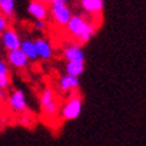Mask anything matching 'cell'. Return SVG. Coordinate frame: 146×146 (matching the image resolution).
<instances>
[{"label":"cell","mask_w":146,"mask_h":146,"mask_svg":"<svg viewBox=\"0 0 146 146\" xmlns=\"http://www.w3.org/2000/svg\"><path fill=\"white\" fill-rule=\"evenodd\" d=\"M40 110L47 119H55L59 114L56 94L51 87H46L40 94Z\"/></svg>","instance_id":"2"},{"label":"cell","mask_w":146,"mask_h":146,"mask_svg":"<svg viewBox=\"0 0 146 146\" xmlns=\"http://www.w3.org/2000/svg\"><path fill=\"white\" fill-rule=\"evenodd\" d=\"M34 28H35L36 31H44L46 28H47V22L46 20H36L34 23Z\"/></svg>","instance_id":"18"},{"label":"cell","mask_w":146,"mask_h":146,"mask_svg":"<svg viewBox=\"0 0 146 146\" xmlns=\"http://www.w3.org/2000/svg\"><path fill=\"white\" fill-rule=\"evenodd\" d=\"M9 110L16 113V114H24L28 110V103H27L26 95L22 90H13L12 93L7 97Z\"/></svg>","instance_id":"5"},{"label":"cell","mask_w":146,"mask_h":146,"mask_svg":"<svg viewBox=\"0 0 146 146\" xmlns=\"http://www.w3.org/2000/svg\"><path fill=\"white\" fill-rule=\"evenodd\" d=\"M15 0H0V12L7 19H12L15 15Z\"/></svg>","instance_id":"14"},{"label":"cell","mask_w":146,"mask_h":146,"mask_svg":"<svg viewBox=\"0 0 146 146\" xmlns=\"http://www.w3.org/2000/svg\"><path fill=\"white\" fill-rule=\"evenodd\" d=\"M38 1H42V3H44V4H51V3H52V0H38Z\"/></svg>","instance_id":"22"},{"label":"cell","mask_w":146,"mask_h":146,"mask_svg":"<svg viewBox=\"0 0 146 146\" xmlns=\"http://www.w3.org/2000/svg\"><path fill=\"white\" fill-rule=\"evenodd\" d=\"M82 107H83V101L80 94L76 91L70 93V97L67 98V101L64 102V105L60 109V117L63 121H74L82 113Z\"/></svg>","instance_id":"3"},{"label":"cell","mask_w":146,"mask_h":146,"mask_svg":"<svg viewBox=\"0 0 146 146\" xmlns=\"http://www.w3.org/2000/svg\"><path fill=\"white\" fill-rule=\"evenodd\" d=\"M20 123L23 125V126H31V123H32V118H30L28 115H23L22 114V117H20Z\"/></svg>","instance_id":"20"},{"label":"cell","mask_w":146,"mask_h":146,"mask_svg":"<svg viewBox=\"0 0 146 146\" xmlns=\"http://www.w3.org/2000/svg\"><path fill=\"white\" fill-rule=\"evenodd\" d=\"M63 56L67 62H84L86 60L83 50L78 43H71L66 46L63 50Z\"/></svg>","instance_id":"10"},{"label":"cell","mask_w":146,"mask_h":146,"mask_svg":"<svg viewBox=\"0 0 146 146\" xmlns=\"http://www.w3.org/2000/svg\"><path fill=\"white\" fill-rule=\"evenodd\" d=\"M103 5H105V0H80V7L84 13L94 19H97V16H101Z\"/></svg>","instance_id":"9"},{"label":"cell","mask_w":146,"mask_h":146,"mask_svg":"<svg viewBox=\"0 0 146 146\" xmlns=\"http://www.w3.org/2000/svg\"><path fill=\"white\" fill-rule=\"evenodd\" d=\"M8 26H9V19H7L3 13L0 12V34L4 31V30H7Z\"/></svg>","instance_id":"17"},{"label":"cell","mask_w":146,"mask_h":146,"mask_svg":"<svg viewBox=\"0 0 146 146\" xmlns=\"http://www.w3.org/2000/svg\"><path fill=\"white\" fill-rule=\"evenodd\" d=\"M28 59L27 56L23 54V51L20 48L16 50H11L7 52V63L11 67L16 68V70H24L28 66Z\"/></svg>","instance_id":"7"},{"label":"cell","mask_w":146,"mask_h":146,"mask_svg":"<svg viewBox=\"0 0 146 146\" xmlns=\"http://www.w3.org/2000/svg\"><path fill=\"white\" fill-rule=\"evenodd\" d=\"M7 99V94H5V90L0 89V101H5Z\"/></svg>","instance_id":"21"},{"label":"cell","mask_w":146,"mask_h":146,"mask_svg":"<svg viewBox=\"0 0 146 146\" xmlns=\"http://www.w3.org/2000/svg\"><path fill=\"white\" fill-rule=\"evenodd\" d=\"M95 19L89 15H72L66 24L67 34L75 40L78 44H84L91 40L97 32Z\"/></svg>","instance_id":"1"},{"label":"cell","mask_w":146,"mask_h":146,"mask_svg":"<svg viewBox=\"0 0 146 146\" xmlns=\"http://www.w3.org/2000/svg\"><path fill=\"white\" fill-rule=\"evenodd\" d=\"M11 84V79H9V75L8 74H3L0 75V89L3 90H7Z\"/></svg>","instance_id":"16"},{"label":"cell","mask_w":146,"mask_h":146,"mask_svg":"<svg viewBox=\"0 0 146 146\" xmlns=\"http://www.w3.org/2000/svg\"><path fill=\"white\" fill-rule=\"evenodd\" d=\"M27 11L35 20H46L50 15V8L47 7V4L38 0H31L28 3Z\"/></svg>","instance_id":"8"},{"label":"cell","mask_w":146,"mask_h":146,"mask_svg":"<svg viewBox=\"0 0 146 146\" xmlns=\"http://www.w3.org/2000/svg\"><path fill=\"white\" fill-rule=\"evenodd\" d=\"M36 47V52H38V58L42 59V60H48L51 59L54 55V50L52 46L47 39L44 38H38V39L34 40Z\"/></svg>","instance_id":"12"},{"label":"cell","mask_w":146,"mask_h":146,"mask_svg":"<svg viewBox=\"0 0 146 146\" xmlns=\"http://www.w3.org/2000/svg\"><path fill=\"white\" fill-rule=\"evenodd\" d=\"M20 36L19 34L16 32V30H13V28H7L4 31L0 34V43L1 46L4 47L7 51H11V50H16L20 47Z\"/></svg>","instance_id":"6"},{"label":"cell","mask_w":146,"mask_h":146,"mask_svg":"<svg viewBox=\"0 0 146 146\" xmlns=\"http://www.w3.org/2000/svg\"><path fill=\"white\" fill-rule=\"evenodd\" d=\"M8 71H9L8 63H5L4 59H1V58H0V75H3V74H8Z\"/></svg>","instance_id":"19"},{"label":"cell","mask_w":146,"mask_h":146,"mask_svg":"<svg viewBox=\"0 0 146 146\" xmlns=\"http://www.w3.org/2000/svg\"><path fill=\"white\" fill-rule=\"evenodd\" d=\"M19 48L23 51V54L27 56L28 60H31V62H35L38 60L39 58H38V52H36V47H35V43H34V40L31 39H23L20 42V47Z\"/></svg>","instance_id":"13"},{"label":"cell","mask_w":146,"mask_h":146,"mask_svg":"<svg viewBox=\"0 0 146 146\" xmlns=\"http://www.w3.org/2000/svg\"><path fill=\"white\" fill-rule=\"evenodd\" d=\"M50 15L56 26L66 27V24L72 16V12L66 3H52L50 7Z\"/></svg>","instance_id":"4"},{"label":"cell","mask_w":146,"mask_h":146,"mask_svg":"<svg viewBox=\"0 0 146 146\" xmlns=\"http://www.w3.org/2000/svg\"><path fill=\"white\" fill-rule=\"evenodd\" d=\"M84 71V62H67L66 74L74 76H80Z\"/></svg>","instance_id":"15"},{"label":"cell","mask_w":146,"mask_h":146,"mask_svg":"<svg viewBox=\"0 0 146 146\" xmlns=\"http://www.w3.org/2000/svg\"><path fill=\"white\" fill-rule=\"evenodd\" d=\"M58 87L62 93H74L79 89V76L74 75H62L58 80Z\"/></svg>","instance_id":"11"}]
</instances>
